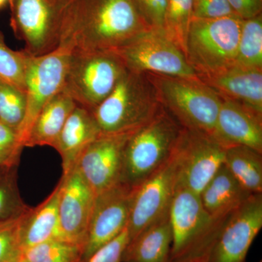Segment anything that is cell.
I'll list each match as a JSON object with an SVG mask.
<instances>
[{"label":"cell","mask_w":262,"mask_h":262,"mask_svg":"<svg viewBox=\"0 0 262 262\" xmlns=\"http://www.w3.org/2000/svg\"><path fill=\"white\" fill-rule=\"evenodd\" d=\"M148 29L134 0H69L62 8L58 48L115 51Z\"/></svg>","instance_id":"1"},{"label":"cell","mask_w":262,"mask_h":262,"mask_svg":"<svg viewBox=\"0 0 262 262\" xmlns=\"http://www.w3.org/2000/svg\"><path fill=\"white\" fill-rule=\"evenodd\" d=\"M227 217L212 216L199 194L177 184L169 209L173 237L169 262H206Z\"/></svg>","instance_id":"2"},{"label":"cell","mask_w":262,"mask_h":262,"mask_svg":"<svg viewBox=\"0 0 262 262\" xmlns=\"http://www.w3.org/2000/svg\"><path fill=\"white\" fill-rule=\"evenodd\" d=\"M162 108L146 74L127 69L113 92L92 114L101 134L114 135L134 132Z\"/></svg>","instance_id":"3"},{"label":"cell","mask_w":262,"mask_h":262,"mask_svg":"<svg viewBox=\"0 0 262 262\" xmlns=\"http://www.w3.org/2000/svg\"><path fill=\"white\" fill-rule=\"evenodd\" d=\"M183 127L165 108L130 133L124 150L121 183L140 185L171 160Z\"/></svg>","instance_id":"4"},{"label":"cell","mask_w":262,"mask_h":262,"mask_svg":"<svg viewBox=\"0 0 262 262\" xmlns=\"http://www.w3.org/2000/svg\"><path fill=\"white\" fill-rule=\"evenodd\" d=\"M160 104L184 128L213 135L222 99L198 77L146 74Z\"/></svg>","instance_id":"5"},{"label":"cell","mask_w":262,"mask_h":262,"mask_svg":"<svg viewBox=\"0 0 262 262\" xmlns=\"http://www.w3.org/2000/svg\"><path fill=\"white\" fill-rule=\"evenodd\" d=\"M127 68L115 52L70 53L63 90L77 106L93 112L110 96Z\"/></svg>","instance_id":"6"},{"label":"cell","mask_w":262,"mask_h":262,"mask_svg":"<svg viewBox=\"0 0 262 262\" xmlns=\"http://www.w3.org/2000/svg\"><path fill=\"white\" fill-rule=\"evenodd\" d=\"M242 20L237 16L192 18L185 56L198 77L234 64Z\"/></svg>","instance_id":"7"},{"label":"cell","mask_w":262,"mask_h":262,"mask_svg":"<svg viewBox=\"0 0 262 262\" xmlns=\"http://www.w3.org/2000/svg\"><path fill=\"white\" fill-rule=\"evenodd\" d=\"M10 26L32 56L54 51L59 46L63 4L59 0H10Z\"/></svg>","instance_id":"8"},{"label":"cell","mask_w":262,"mask_h":262,"mask_svg":"<svg viewBox=\"0 0 262 262\" xmlns=\"http://www.w3.org/2000/svg\"><path fill=\"white\" fill-rule=\"evenodd\" d=\"M226 149L211 134L183 127L172 156L177 184L200 194L225 163Z\"/></svg>","instance_id":"9"},{"label":"cell","mask_w":262,"mask_h":262,"mask_svg":"<svg viewBox=\"0 0 262 262\" xmlns=\"http://www.w3.org/2000/svg\"><path fill=\"white\" fill-rule=\"evenodd\" d=\"M114 52L129 70L140 73L198 77L183 52L160 31L148 29Z\"/></svg>","instance_id":"10"},{"label":"cell","mask_w":262,"mask_h":262,"mask_svg":"<svg viewBox=\"0 0 262 262\" xmlns=\"http://www.w3.org/2000/svg\"><path fill=\"white\" fill-rule=\"evenodd\" d=\"M70 53L57 48L39 56L29 55L25 77L27 108L18 133L19 141L24 143L38 114L53 96L63 90Z\"/></svg>","instance_id":"11"},{"label":"cell","mask_w":262,"mask_h":262,"mask_svg":"<svg viewBox=\"0 0 262 262\" xmlns=\"http://www.w3.org/2000/svg\"><path fill=\"white\" fill-rule=\"evenodd\" d=\"M133 188L123 183L96 194L90 219L82 262L127 228Z\"/></svg>","instance_id":"12"},{"label":"cell","mask_w":262,"mask_h":262,"mask_svg":"<svg viewBox=\"0 0 262 262\" xmlns=\"http://www.w3.org/2000/svg\"><path fill=\"white\" fill-rule=\"evenodd\" d=\"M262 228V194H253L227 217L206 262H246Z\"/></svg>","instance_id":"13"},{"label":"cell","mask_w":262,"mask_h":262,"mask_svg":"<svg viewBox=\"0 0 262 262\" xmlns=\"http://www.w3.org/2000/svg\"><path fill=\"white\" fill-rule=\"evenodd\" d=\"M177 184L173 158L145 182L133 188L127 232L129 241L168 214Z\"/></svg>","instance_id":"14"},{"label":"cell","mask_w":262,"mask_h":262,"mask_svg":"<svg viewBox=\"0 0 262 262\" xmlns=\"http://www.w3.org/2000/svg\"><path fill=\"white\" fill-rule=\"evenodd\" d=\"M59 184L58 239L84 248L96 194L76 166Z\"/></svg>","instance_id":"15"},{"label":"cell","mask_w":262,"mask_h":262,"mask_svg":"<svg viewBox=\"0 0 262 262\" xmlns=\"http://www.w3.org/2000/svg\"><path fill=\"white\" fill-rule=\"evenodd\" d=\"M129 134H101L77 160L75 166L96 195L121 183L124 150Z\"/></svg>","instance_id":"16"},{"label":"cell","mask_w":262,"mask_h":262,"mask_svg":"<svg viewBox=\"0 0 262 262\" xmlns=\"http://www.w3.org/2000/svg\"><path fill=\"white\" fill-rule=\"evenodd\" d=\"M198 77L222 99L238 103L262 117V70L234 64Z\"/></svg>","instance_id":"17"},{"label":"cell","mask_w":262,"mask_h":262,"mask_svg":"<svg viewBox=\"0 0 262 262\" xmlns=\"http://www.w3.org/2000/svg\"><path fill=\"white\" fill-rule=\"evenodd\" d=\"M213 136L226 148L244 146L262 153V117L238 103L222 99Z\"/></svg>","instance_id":"18"},{"label":"cell","mask_w":262,"mask_h":262,"mask_svg":"<svg viewBox=\"0 0 262 262\" xmlns=\"http://www.w3.org/2000/svg\"><path fill=\"white\" fill-rule=\"evenodd\" d=\"M101 134L92 112L77 105L53 146L61 156L63 174L75 168L84 150Z\"/></svg>","instance_id":"19"},{"label":"cell","mask_w":262,"mask_h":262,"mask_svg":"<svg viewBox=\"0 0 262 262\" xmlns=\"http://www.w3.org/2000/svg\"><path fill=\"white\" fill-rule=\"evenodd\" d=\"M252 194L239 184L224 163L199 196L210 215L215 219H225Z\"/></svg>","instance_id":"20"},{"label":"cell","mask_w":262,"mask_h":262,"mask_svg":"<svg viewBox=\"0 0 262 262\" xmlns=\"http://www.w3.org/2000/svg\"><path fill=\"white\" fill-rule=\"evenodd\" d=\"M172 241L168 213L129 241L121 262H169Z\"/></svg>","instance_id":"21"},{"label":"cell","mask_w":262,"mask_h":262,"mask_svg":"<svg viewBox=\"0 0 262 262\" xmlns=\"http://www.w3.org/2000/svg\"><path fill=\"white\" fill-rule=\"evenodd\" d=\"M74 100L60 91L38 114L24 143V147L49 146L53 148L62 129L74 108Z\"/></svg>","instance_id":"22"},{"label":"cell","mask_w":262,"mask_h":262,"mask_svg":"<svg viewBox=\"0 0 262 262\" xmlns=\"http://www.w3.org/2000/svg\"><path fill=\"white\" fill-rule=\"evenodd\" d=\"M59 182L49 196L37 207L30 208L20 218V232L24 250L58 238Z\"/></svg>","instance_id":"23"},{"label":"cell","mask_w":262,"mask_h":262,"mask_svg":"<svg viewBox=\"0 0 262 262\" xmlns=\"http://www.w3.org/2000/svg\"><path fill=\"white\" fill-rule=\"evenodd\" d=\"M225 165L246 190L262 194V153L248 146H229Z\"/></svg>","instance_id":"24"},{"label":"cell","mask_w":262,"mask_h":262,"mask_svg":"<svg viewBox=\"0 0 262 262\" xmlns=\"http://www.w3.org/2000/svg\"><path fill=\"white\" fill-rule=\"evenodd\" d=\"M234 65L262 70V14L242 20Z\"/></svg>","instance_id":"25"},{"label":"cell","mask_w":262,"mask_h":262,"mask_svg":"<svg viewBox=\"0 0 262 262\" xmlns=\"http://www.w3.org/2000/svg\"><path fill=\"white\" fill-rule=\"evenodd\" d=\"M18 166H0V222L18 219L30 208L19 190Z\"/></svg>","instance_id":"26"},{"label":"cell","mask_w":262,"mask_h":262,"mask_svg":"<svg viewBox=\"0 0 262 262\" xmlns=\"http://www.w3.org/2000/svg\"><path fill=\"white\" fill-rule=\"evenodd\" d=\"M192 18V0L167 1L164 18V34L183 52L184 56Z\"/></svg>","instance_id":"27"},{"label":"cell","mask_w":262,"mask_h":262,"mask_svg":"<svg viewBox=\"0 0 262 262\" xmlns=\"http://www.w3.org/2000/svg\"><path fill=\"white\" fill-rule=\"evenodd\" d=\"M84 248L63 239L53 238L27 248L29 262H82Z\"/></svg>","instance_id":"28"},{"label":"cell","mask_w":262,"mask_h":262,"mask_svg":"<svg viewBox=\"0 0 262 262\" xmlns=\"http://www.w3.org/2000/svg\"><path fill=\"white\" fill-rule=\"evenodd\" d=\"M27 108L25 92L0 79V121L19 133Z\"/></svg>","instance_id":"29"},{"label":"cell","mask_w":262,"mask_h":262,"mask_svg":"<svg viewBox=\"0 0 262 262\" xmlns=\"http://www.w3.org/2000/svg\"><path fill=\"white\" fill-rule=\"evenodd\" d=\"M29 55L25 51H13L5 43L0 32V79L25 92V77Z\"/></svg>","instance_id":"30"},{"label":"cell","mask_w":262,"mask_h":262,"mask_svg":"<svg viewBox=\"0 0 262 262\" xmlns=\"http://www.w3.org/2000/svg\"><path fill=\"white\" fill-rule=\"evenodd\" d=\"M21 216L0 222V262H19L24 257L20 232Z\"/></svg>","instance_id":"31"},{"label":"cell","mask_w":262,"mask_h":262,"mask_svg":"<svg viewBox=\"0 0 262 262\" xmlns=\"http://www.w3.org/2000/svg\"><path fill=\"white\" fill-rule=\"evenodd\" d=\"M167 1L168 0H134L147 27L163 32Z\"/></svg>","instance_id":"32"},{"label":"cell","mask_w":262,"mask_h":262,"mask_svg":"<svg viewBox=\"0 0 262 262\" xmlns=\"http://www.w3.org/2000/svg\"><path fill=\"white\" fill-rule=\"evenodd\" d=\"M229 16L236 15L228 0H192V18L215 19Z\"/></svg>","instance_id":"33"},{"label":"cell","mask_w":262,"mask_h":262,"mask_svg":"<svg viewBox=\"0 0 262 262\" xmlns=\"http://www.w3.org/2000/svg\"><path fill=\"white\" fill-rule=\"evenodd\" d=\"M128 242L126 228L116 238L99 248L85 262H121L122 253Z\"/></svg>","instance_id":"34"},{"label":"cell","mask_w":262,"mask_h":262,"mask_svg":"<svg viewBox=\"0 0 262 262\" xmlns=\"http://www.w3.org/2000/svg\"><path fill=\"white\" fill-rule=\"evenodd\" d=\"M23 148L17 131L0 121V157L19 163Z\"/></svg>","instance_id":"35"},{"label":"cell","mask_w":262,"mask_h":262,"mask_svg":"<svg viewBox=\"0 0 262 262\" xmlns=\"http://www.w3.org/2000/svg\"><path fill=\"white\" fill-rule=\"evenodd\" d=\"M234 15L242 20L262 14V0H228Z\"/></svg>","instance_id":"36"},{"label":"cell","mask_w":262,"mask_h":262,"mask_svg":"<svg viewBox=\"0 0 262 262\" xmlns=\"http://www.w3.org/2000/svg\"><path fill=\"white\" fill-rule=\"evenodd\" d=\"M18 165V163H13V162L10 161V160L6 159V158L0 157V166L2 165Z\"/></svg>","instance_id":"37"},{"label":"cell","mask_w":262,"mask_h":262,"mask_svg":"<svg viewBox=\"0 0 262 262\" xmlns=\"http://www.w3.org/2000/svg\"><path fill=\"white\" fill-rule=\"evenodd\" d=\"M10 0H0V10L3 9L7 5L9 4Z\"/></svg>","instance_id":"38"},{"label":"cell","mask_w":262,"mask_h":262,"mask_svg":"<svg viewBox=\"0 0 262 262\" xmlns=\"http://www.w3.org/2000/svg\"><path fill=\"white\" fill-rule=\"evenodd\" d=\"M19 262H29V261H27V258L24 257H24L22 258L21 259H20V261Z\"/></svg>","instance_id":"39"},{"label":"cell","mask_w":262,"mask_h":262,"mask_svg":"<svg viewBox=\"0 0 262 262\" xmlns=\"http://www.w3.org/2000/svg\"><path fill=\"white\" fill-rule=\"evenodd\" d=\"M60 2L62 3V4L64 5L67 2H68L69 0H59Z\"/></svg>","instance_id":"40"},{"label":"cell","mask_w":262,"mask_h":262,"mask_svg":"<svg viewBox=\"0 0 262 262\" xmlns=\"http://www.w3.org/2000/svg\"><path fill=\"white\" fill-rule=\"evenodd\" d=\"M260 262H261V261H260Z\"/></svg>","instance_id":"41"}]
</instances>
